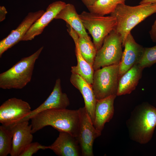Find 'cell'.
Returning a JSON list of instances; mask_svg holds the SVG:
<instances>
[{
  "instance_id": "5",
  "label": "cell",
  "mask_w": 156,
  "mask_h": 156,
  "mask_svg": "<svg viewBox=\"0 0 156 156\" xmlns=\"http://www.w3.org/2000/svg\"><path fill=\"white\" fill-rule=\"evenodd\" d=\"M79 16L85 29L92 36L97 51L102 46L105 37L115 29L117 24L116 18L111 15L104 16L85 11Z\"/></svg>"
},
{
  "instance_id": "16",
  "label": "cell",
  "mask_w": 156,
  "mask_h": 156,
  "mask_svg": "<svg viewBox=\"0 0 156 156\" xmlns=\"http://www.w3.org/2000/svg\"><path fill=\"white\" fill-rule=\"evenodd\" d=\"M116 96L113 95L96 100L93 125L96 130L101 134L105 124L109 122L113 116L114 102Z\"/></svg>"
},
{
  "instance_id": "29",
  "label": "cell",
  "mask_w": 156,
  "mask_h": 156,
  "mask_svg": "<svg viewBox=\"0 0 156 156\" xmlns=\"http://www.w3.org/2000/svg\"><path fill=\"white\" fill-rule=\"evenodd\" d=\"M156 3V0H142L139 3L140 4L143 3Z\"/></svg>"
},
{
  "instance_id": "20",
  "label": "cell",
  "mask_w": 156,
  "mask_h": 156,
  "mask_svg": "<svg viewBox=\"0 0 156 156\" xmlns=\"http://www.w3.org/2000/svg\"><path fill=\"white\" fill-rule=\"evenodd\" d=\"M78 38L73 40L75 46V53L77 64L76 66L71 67L72 73L78 74L84 79L88 83L92 85L94 70L93 66L83 57L80 51L78 44Z\"/></svg>"
},
{
  "instance_id": "9",
  "label": "cell",
  "mask_w": 156,
  "mask_h": 156,
  "mask_svg": "<svg viewBox=\"0 0 156 156\" xmlns=\"http://www.w3.org/2000/svg\"><path fill=\"white\" fill-rule=\"evenodd\" d=\"M29 104L16 98L8 99L0 106V123L9 127L17 123L31 112Z\"/></svg>"
},
{
  "instance_id": "1",
  "label": "cell",
  "mask_w": 156,
  "mask_h": 156,
  "mask_svg": "<svg viewBox=\"0 0 156 156\" xmlns=\"http://www.w3.org/2000/svg\"><path fill=\"white\" fill-rule=\"evenodd\" d=\"M30 120L33 134L50 126L59 132H66L75 137L78 136L79 123L78 109H48L38 113Z\"/></svg>"
},
{
  "instance_id": "24",
  "label": "cell",
  "mask_w": 156,
  "mask_h": 156,
  "mask_svg": "<svg viewBox=\"0 0 156 156\" xmlns=\"http://www.w3.org/2000/svg\"><path fill=\"white\" fill-rule=\"evenodd\" d=\"M156 63V45L151 47L144 48L142 56L138 63L144 69Z\"/></svg>"
},
{
  "instance_id": "2",
  "label": "cell",
  "mask_w": 156,
  "mask_h": 156,
  "mask_svg": "<svg viewBox=\"0 0 156 156\" xmlns=\"http://www.w3.org/2000/svg\"><path fill=\"white\" fill-rule=\"evenodd\" d=\"M131 138L142 144L152 139L156 126V108L148 103L137 106L127 120Z\"/></svg>"
},
{
  "instance_id": "4",
  "label": "cell",
  "mask_w": 156,
  "mask_h": 156,
  "mask_svg": "<svg viewBox=\"0 0 156 156\" xmlns=\"http://www.w3.org/2000/svg\"><path fill=\"white\" fill-rule=\"evenodd\" d=\"M43 46L30 55L22 58L8 70L0 74V88L21 89L31 80L35 63Z\"/></svg>"
},
{
  "instance_id": "13",
  "label": "cell",
  "mask_w": 156,
  "mask_h": 156,
  "mask_svg": "<svg viewBox=\"0 0 156 156\" xmlns=\"http://www.w3.org/2000/svg\"><path fill=\"white\" fill-rule=\"evenodd\" d=\"M41 149H49L59 156H79L81 151L78 140L69 133L60 131L58 137L51 145H41Z\"/></svg>"
},
{
  "instance_id": "22",
  "label": "cell",
  "mask_w": 156,
  "mask_h": 156,
  "mask_svg": "<svg viewBox=\"0 0 156 156\" xmlns=\"http://www.w3.org/2000/svg\"><path fill=\"white\" fill-rule=\"evenodd\" d=\"M78 44L83 58L93 66L97 51L91 39H87L79 36Z\"/></svg>"
},
{
  "instance_id": "3",
  "label": "cell",
  "mask_w": 156,
  "mask_h": 156,
  "mask_svg": "<svg viewBox=\"0 0 156 156\" xmlns=\"http://www.w3.org/2000/svg\"><path fill=\"white\" fill-rule=\"evenodd\" d=\"M156 12V3H143L135 6L125 4L118 5L110 14L115 17L117 24L115 29L121 36L122 46L131 30L139 23Z\"/></svg>"
},
{
  "instance_id": "12",
  "label": "cell",
  "mask_w": 156,
  "mask_h": 156,
  "mask_svg": "<svg viewBox=\"0 0 156 156\" xmlns=\"http://www.w3.org/2000/svg\"><path fill=\"white\" fill-rule=\"evenodd\" d=\"M121 61L119 63V79L125 72L138 64L143 55L144 48L135 41L130 32L126 38Z\"/></svg>"
},
{
  "instance_id": "27",
  "label": "cell",
  "mask_w": 156,
  "mask_h": 156,
  "mask_svg": "<svg viewBox=\"0 0 156 156\" xmlns=\"http://www.w3.org/2000/svg\"><path fill=\"white\" fill-rule=\"evenodd\" d=\"M0 21H3L5 18V15L7 12L5 7L3 6H0Z\"/></svg>"
},
{
  "instance_id": "11",
  "label": "cell",
  "mask_w": 156,
  "mask_h": 156,
  "mask_svg": "<svg viewBox=\"0 0 156 156\" xmlns=\"http://www.w3.org/2000/svg\"><path fill=\"white\" fill-rule=\"evenodd\" d=\"M70 101L67 94L63 93L60 78L56 81L53 90L45 101L38 107L19 121V122L28 121L38 113L46 110L52 109H66Z\"/></svg>"
},
{
  "instance_id": "6",
  "label": "cell",
  "mask_w": 156,
  "mask_h": 156,
  "mask_svg": "<svg viewBox=\"0 0 156 156\" xmlns=\"http://www.w3.org/2000/svg\"><path fill=\"white\" fill-rule=\"evenodd\" d=\"M119 64L105 66L94 71L91 85L96 100L117 96Z\"/></svg>"
},
{
  "instance_id": "15",
  "label": "cell",
  "mask_w": 156,
  "mask_h": 156,
  "mask_svg": "<svg viewBox=\"0 0 156 156\" xmlns=\"http://www.w3.org/2000/svg\"><path fill=\"white\" fill-rule=\"evenodd\" d=\"M64 2L57 1L50 4L44 13L31 26L22 41L31 40L41 34L44 28L54 19L66 5Z\"/></svg>"
},
{
  "instance_id": "10",
  "label": "cell",
  "mask_w": 156,
  "mask_h": 156,
  "mask_svg": "<svg viewBox=\"0 0 156 156\" xmlns=\"http://www.w3.org/2000/svg\"><path fill=\"white\" fill-rule=\"evenodd\" d=\"M43 10L34 12H30L23 19L21 23L14 30L0 42V57L8 49L11 48L23 38L31 25L44 12Z\"/></svg>"
},
{
  "instance_id": "14",
  "label": "cell",
  "mask_w": 156,
  "mask_h": 156,
  "mask_svg": "<svg viewBox=\"0 0 156 156\" xmlns=\"http://www.w3.org/2000/svg\"><path fill=\"white\" fill-rule=\"evenodd\" d=\"M8 127L12 135L11 156H19L25 148L31 143L33 139L32 126L28 121L14 124Z\"/></svg>"
},
{
  "instance_id": "23",
  "label": "cell",
  "mask_w": 156,
  "mask_h": 156,
  "mask_svg": "<svg viewBox=\"0 0 156 156\" xmlns=\"http://www.w3.org/2000/svg\"><path fill=\"white\" fill-rule=\"evenodd\" d=\"M12 135L10 129L3 125L0 126V156H7L11 152Z\"/></svg>"
},
{
  "instance_id": "19",
  "label": "cell",
  "mask_w": 156,
  "mask_h": 156,
  "mask_svg": "<svg viewBox=\"0 0 156 156\" xmlns=\"http://www.w3.org/2000/svg\"><path fill=\"white\" fill-rule=\"evenodd\" d=\"M143 69L137 64L119 78L117 96L130 94L135 89L141 77Z\"/></svg>"
},
{
  "instance_id": "7",
  "label": "cell",
  "mask_w": 156,
  "mask_h": 156,
  "mask_svg": "<svg viewBox=\"0 0 156 156\" xmlns=\"http://www.w3.org/2000/svg\"><path fill=\"white\" fill-rule=\"evenodd\" d=\"M122 47L121 36L114 30L105 37L102 46L97 52L92 66L94 71L101 67L119 64Z\"/></svg>"
},
{
  "instance_id": "17",
  "label": "cell",
  "mask_w": 156,
  "mask_h": 156,
  "mask_svg": "<svg viewBox=\"0 0 156 156\" xmlns=\"http://www.w3.org/2000/svg\"><path fill=\"white\" fill-rule=\"evenodd\" d=\"M70 81L72 85L81 94L84 100V107L93 123L95 117L96 99L91 85L76 73H72Z\"/></svg>"
},
{
  "instance_id": "28",
  "label": "cell",
  "mask_w": 156,
  "mask_h": 156,
  "mask_svg": "<svg viewBox=\"0 0 156 156\" xmlns=\"http://www.w3.org/2000/svg\"><path fill=\"white\" fill-rule=\"evenodd\" d=\"M84 4L88 7L92 5L98 0H81Z\"/></svg>"
},
{
  "instance_id": "26",
  "label": "cell",
  "mask_w": 156,
  "mask_h": 156,
  "mask_svg": "<svg viewBox=\"0 0 156 156\" xmlns=\"http://www.w3.org/2000/svg\"><path fill=\"white\" fill-rule=\"evenodd\" d=\"M149 34L153 41L156 42V20L152 26Z\"/></svg>"
},
{
  "instance_id": "8",
  "label": "cell",
  "mask_w": 156,
  "mask_h": 156,
  "mask_svg": "<svg viewBox=\"0 0 156 156\" xmlns=\"http://www.w3.org/2000/svg\"><path fill=\"white\" fill-rule=\"evenodd\" d=\"M79 123L77 138L80 146L81 155L93 156L94 140L101 134L95 129L85 107L78 109Z\"/></svg>"
},
{
  "instance_id": "18",
  "label": "cell",
  "mask_w": 156,
  "mask_h": 156,
  "mask_svg": "<svg viewBox=\"0 0 156 156\" xmlns=\"http://www.w3.org/2000/svg\"><path fill=\"white\" fill-rule=\"evenodd\" d=\"M55 19H61L65 21L77 33L79 37L91 39L76 11L74 6L72 4H66L58 13Z\"/></svg>"
},
{
  "instance_id": "21",
  "label": "cell",
  "mask_w": 156,
  "mask_h": 156,
  "mask_svg": "<svg viewBox=\"0 0 156 156\" xmlns=\"http://www.w3.org/2000/svg\"><path fill=\"white\" fill-rule=\"evenodd\" d=\"M126 0H98L93 4L87 7L89 12L102 16L110 14L117 5L125 4Z\"/></svg>"
},
{
  "instance_id": "25",
  "label": "cell",
  "mask_w": 156,
  "mask_h": 156,
  "mask_svg": "<svg viewBox=\"0 0 156 156\" xmlns=\"http://www.w3.org/2000/svg\"><path fill=\"white\" fill-rule=\"evenodd\" d=\"M41 145L37 142H32L25 148L19 156H32L41 149Z\"/></svg>"
}]
</instances>
